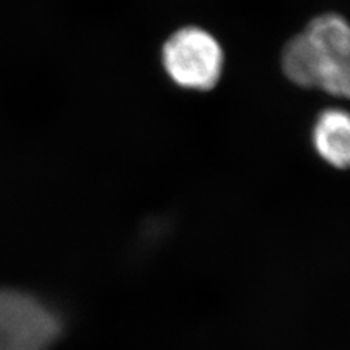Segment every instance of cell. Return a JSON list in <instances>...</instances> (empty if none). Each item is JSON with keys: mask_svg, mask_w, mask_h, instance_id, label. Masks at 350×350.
Instances as JSON below:
<instances>
[{"mask_svg": "<svg viewBox=\"0 0 350 350\" xmlns=\"http://www.w3.org/2000/svg\"><path fill=\"white\" fill-rule=\"evenodd\" d=\"M282 69L301 88H320L346 98L350 91V29L345 18L323 14L314 18L282 51Z\"/></svg>", "mask_w": 350, "mask_h": 350, "instance_id": "1", "label": "cell"}, {"mask_svg": "<svg viewBox=\"0 0 350 350\" xmlns=\"http://www.w3.org/2000/svg\"><path fill=\"white\" fill-rule=\"evenodd\" d=\"M224 49L200 27H184L165 41L162 64L174 83L191 91H211L224 72Z\"/></svg>", "mask_w": 350, "mask_h": 350, "instance_id": "2", "label": "cell"}, {"mask_svg": "<svg viewBox=\"0 0 350 350\" xmlns=\"http://www.w3.org/2000/svg\"><path fill=\"white\" fill-rule=\"evenodd\" d=\"M59 317L28 293L0 289V350H49L60 334Z\"/></svg>", "mask_w": 350, "mask_h": 350, "instance_id": "3", "label": "cell"}, {"mask_svg": "<svg viewBox=\"0 0 350 350\" xmlns=\"http://www.w3.org/2000/svg\"><path fill=\"white\" fill-rule=\"evenodd\" d=\"M314 146L319 155L336 168H346L350 161V122L342 109H327L314 126Z\"/></svg>", "mask_w": 350, "mask_h": 350, "instance_id": "4", "label": "cell"}]
</instances>
